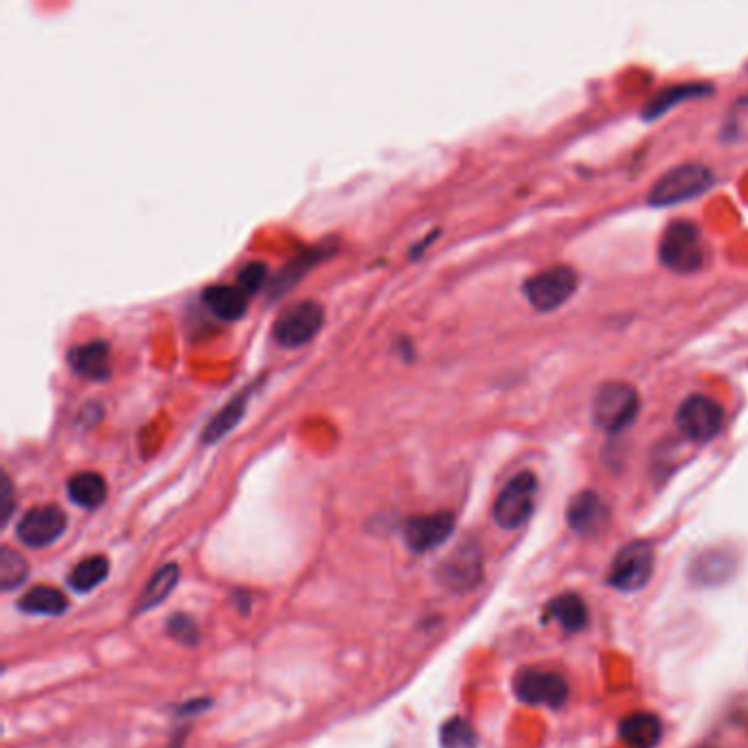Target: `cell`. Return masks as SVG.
<instances>
[{
    "mask_svg": "<svg viewBox=\"0 0 748 748\" xmlns=\"http://www.w3.org/2000/svg\"><path fill=\"white\" fill-rule=\"evenodd\" d=\"M659 260L674 273L700 271L707 260V248L700 228L689 220L670 222L659 241Z\"/></svg>",
    "mask_w": 748,
    "mask_h": 748,
    "instance_id": "1",
    "label": "cell"
},
{
    "mask_svg": "<svg viewBox=\"0 0 748 748\" xmlns=\"http://www.w3.org/2000/svg\"><path fill=\"white\" fill-rule=\"evenodd\" d=\"M641 400L628 383H606L593 398V422L603 433L626 431L639 415Z\"/></svg>",
    "mask_w": 748,
    "mask_h": 748,
    "instance_id": "2",
    "label": "cell"
},
{
    "mask_svg": "<svg viewBox=\"0 0 748 748\" xmlns=\"http://www.w3.org/2000/svg\"><path fill=\"white\" fill-rule=\"evenodd\" d=\"M713 185V174L707 165L685 163L665 172L650 189L648 202L652 207H674L702 196Z\"/></svg>",
    "mask_w": 748,
    "mask_h": 748,
    "instance_id": "3",
    "label": "cell"
},
{
    "mask_svg": "<svg viewBox=\"0 0 748 748\" xmlns=\"http://www.w3.org/2000/svg\"><path fill=\"white\" fill-rule=\"evenodd\" d=\"M536 491H538V478L534 472L525 470L516 474L501 489V494L496 496L494 510H491L496 525L508 532L523 527L536 510Z\"/></svg>",
    "mask_w": 748,
    "mask_h": 748,
    "instance_id": "4",
    "label": "cell"
},
{
    "mask_svg": "<svg viewBox=\"0 0 748 748\" xmlns=\"http://www.w3.org/2000/svg\"><path fill=\"white\" fill-rule=\"evenodd\" d=\"M654 564L657 556L652 545L641 540L631 543L614 556L608 573V584L619 593H637L652 579Z\"/></svg>",
    "mask_w": 748,
    "mask_h": 748,
    "instance_id": "5",
    "label": "cell"
},
{
    "mask_svg": "<svg viewBox=\"0 0 748 748\" xmlns=\"http://www.w3.org/2000/svg\"><path fill=\"white\" fill-rule=\"evenodd\" d=\"M577 282V273L571 266L560 264L529 277L523 292L538 312H553L575 295Z\"/></svg>",
    "mask_w": 748,
    "mask_h": 748,
    "instance_id": "6",
    "label": "cell"
},
{
    "mask_svg": "<svg viewBox=\"0 0 748 748\" xmlns=\"http://www.w3.org/2000/svg\"><path fill=\"white\" fill-rule=\"evenodd\" d=\"M676 428L696 444L718 437L724 426V409L709 396L694 394L685 398L676 411Z\"/></svg>",
    "mask_w": 748,
    "mask_h": 748,
    "instance_id": "7",
    "label": "cell"
},
{
    "mask_svg": "<svg viewBox=\"0 0 748 748\" xmlns=\"http://www.w3.org/2000/svg\"><path fill=\"white\" fill-rule=\"evenodd\" d=\"M323 306L316 301H301L282 312L273 325V338L286 349H297L314 340L323 329Z\"/></svg>",
    "mask_w": 748,
    "mask_h": 748,
    "instance_id": "8",
    "label": "cell"
},
{
    "mask_svg": "<svg viewBox=\"0 0 748 748\" xmlns=\"http://www.w3.org/2000/svg\"><path fill=\"white\" fill-rule=\"evenodd\" d=\"M514 694L525 705L558 709L569 700V683L556 672L527 668L516 674Z\"/></svg>",
    "mask_w": 748,
    "mask_h": 748,
    "instance_id": "9",
    "label": "cell"
},
{
    "mask_svg": "<svg viewBox=\"0 0 748 748\" xmlns=\"http://www.w3.org/2000/svg\"><path fill=\"white\" fill-rule=\"evenodd\" d=\"M439 582L452 593H470L483 579V553L476 543L459 545L437 569Z\"/></svg>",
    "mask_w": 748,
    "mask_h": 748,
    "instance_id": "10",
    "label": "cell"
},
{
    "mask_svg": "<svg viewBox=\"0 0 748 748\" xmlns=\"http://www.w3.org/2000/svg\"><path fill=\"white\" fill-rule=\"evenodd\" d=\"M66 532V514L58 506H38L23 514L16 534L25 547L45 549Z\"/></svg>",
    "mask_w": 748,
    "mask_h": 748,
    "instance_id": "11",
    "label": "cell"
},
{
    "mask_svg": "<svg viewBox=\"0 0 748 748\" xmlns=\"http://www.w3.org/2000/svg\"><path fill=\"white\" fill-rule=\"evenodd\" d=\"M454 532L452 512H435L424 516H413L404 525V543L413 553H428L441 547Z\"/></svg>",
    "mask_w": 748,
    "mask_h": 748,
    "instance_id": "12",
    "label": "cell"
},
{
    "mask_svg": "<svg viewBox=\"0 0 748 748\" xmlns=\"http://www.w3.org/2000/svg\"><path fill=\"white\" fill-rule=\"evenodd\" d=\"M606 521L608 508L597 491L584 489L571 498V503L566 508V523L575 534H595L606 525Z\"/></svg>",
    "mask_w": 748,
    "mask_h": 748,
    "instance_id": "13",
    "label": "cell"
},
{
    "mask_svg": "<svg viewBox=\"0 0 748 748\" xmlns=\"http://www.w3.org/2000/svg\"><path fill=\"white\" fill-rule=\"evenodd\" d=\"M68 364L79 378L101 383L110 378V347L103 340L82 342L68 349Z\"/></svg>",
    "mask_w": 748,
    "mask_h": 748,
    "instance_id": "14",
    "label": "cell"
},
{
    "mask_svg": "<svg viewBox=\"0 0 748 748\" xmlns=\"http://www.w3.org/2000/svg\"><path fill=\"white\" fill-rule=\"evenodd\" d=\"M619 737L628 748H657L663 739V722L650 711L631 713L619 722Z\"/></svg>",
    "mask_w": 748,
    "mask_h": 748,
    "instance_id": "15",
    "label": "cell"
},
{
    "mask_svg": "<svg viewBox=\"0 0 748 748\" xmlns=\"http://www.w3.org/2000/svg\"><path fill=\"white\" fill-rule=\"evenodd\" d=\"M735 556L726 549H709L700 553L689 569V575L700 586L724 584L735 571Z\"/></svg>",
    "mask_w": 748,
    "mask_h": 748,
    "instance_id": "16",
    "label": "cell"
},
{
    "mask_svg": "<svg viewBox=\"0 0 748 748\" xmlns=\"http://www.w3.org/2000/svg\"><path fill=\"white\" fill-rule=\"evenodd\" d=\"M202 301L222 321H239L248 310V295L237 286H211L202 292Z\"/></svg>",
    "mask_w": 748,
    "mask_h": 748,
    "instance_id": "17",
    "label": "cell"
},
{
    "mask_svg": "<svg viewBox=\"0 0 748 748\" xmlns=\"http://www.w3.org/2000/svg\"><path fill=\"white\" fill-rule=\"evenodd\" d=\"M547 614L558 623L564 633H579L588 623V608L575 593H562L549 601Z\"/></svg>",
    "mask_w": 748,
    "mask_h": 748,
    "instance_id": "18",
    "label": "cell"
},
{
    "mask_svg": "<svg viewBox=\"0 0 748 748\" xmlns=\"http://www.w3.org/2000/svg\"><path fill=\"white\" fill-rule=\"evenodd\" d=\"M66 491L75 506L84 510H97L105 501L108 485L97 472H77L68 478Z\"/></svg>",
    "mask_w": 748,
    "mask_h": 748,
    "instance_id": "19",
    "label": "cell"
},
{
    "mask_svg": "<svg viewBox=\"0 0 748 748\" xmlns=\"http://www.w3.org/2000/svg\"><path fill=\"white\" fill-rule=\"evenodd\" d=\"M713 90V86L709 84H678V86H668L665 90L657 92L644 108V119L652 121L663 116L668 110H672L674 105L687 101V99H696V97H705Z\"/></svg>",
    "mask_w": 748,
    "mask_h": 748,
    "instance_id": "20",
    "label": "cell"
},
{
    "mask_svg": "<svg viewBox=\"0 0 748 748\" xmlns=\"http://www.w3.org/2000/svg\"><path fill=\"white\" fill-rule=\"evenodd\" d=\"M18 608L27 614L58 616V614H64L68 610V599L60 588L36 586L18 599Z\"/></svg>",
    "mask_w": 748,
    "mask_h": 748,
    "instance_id": "21",
    "label": "cell"
},
{
    "mask_svg": "<svg viewBox=\"0 0 748 748\" xmlns=\"http://www.w3.org/2000/svg\"><path fill=\"white\" fill-rule=\"evenodd\" d=\"M178 579H180V569H178V564H165L163 569H159V571L152 575V579L148 582L144 595L139 597L137 612H148V610L157 608L161 601H165V599L174 593Z\"/></svg>",
    "mask_w": 748,
    "mask_h": 748,
    "instance_id": "22",
    "label": "cell"
},
{
    "mask_svg": "<svg viewBox=\"0 0 748 748\" xmlns=\"http://www.w3.org/2000/svg\"><path fill=\"white\" fill-rule=\"evenodd\" d=\"M108 571L110 562L105 556H90L73 566V571L68 573V586L77 593H88L108 577Z\"/></svg>",
    "mask_w": 748,
    "mask_h": 748,
    "instance_id": "23",
    "label": "cell"
},
{
    "mask_svg": "<svg viewBox=\"0 0 748 748\" xmlns=\"http://www.w3.org/2000/svg\"><path fill=\"white\" fill-rule=\"evenodd\" d=\"M246 402H248V396H239L235 398L233 402H228L204 428L202 433V444L204 446H211V444H217L224 435H228L237 424L239 420L244 417V411H246Z\"/></svg>",
    "mask_w": 748,
    "mask_h": 748,
    "instance_id": "24",
    "label": "cell"
},
{
    "mask_svg": "<svg viewBox=\"0 0 748 748\" xmlns=\"http://www.w3.org/2000/svg\"><path fill=\"white\" fill-rule=\"evenodd\" d=\"M27 575H29V564L18 551L10 547L0 551V588L14 590L27 579Z\"/></svg>",
    "mask_w": 748,
    "mask_h": 748,
    "instance_id": "25",
    "label": "cell"
},
{
    "mask_svg": "<svg viewBox=\"0 0 748 748\" xmlns=\"http://www.w3.org/2000/svg\"><path fill=\"white\" fill-rule=\"evenodd\" d=\"M441 748H476L478 737L474 726L463 718H450L439 733Z\"/></svg>",
    "mask_w": 748,
    "mask_h": 748,
    "instance_id": "26",
    "label": "cell"
},
{
    "mask_svg": "<svg viewBox=\"0 0 748 748\" xmlns=\"http://www.w3.org/2000/svg\"><path fill=\"white\" fill-rule=\"evenodd\" d=\"M321 260V255L314 251V253H306V255H301V258H297V260H292L288 266H286V271L284 273H279L277 275V279H275V284H273V297H279V295H284V292H288L316 262Z\"/></svg>",
    "mask_w": 748,
    "mask_h": 748,
    "instance_id": "27",
    "label": "cell"
},
{
    "mask_svg": "<svg viewBox=\"0 0 748 748\" xmlns=\"http://www.w3.org/2000/svg\"><path fill=\"white\" fill-rule=\"evenodd\" d=\"M167 635L183 644V646H196L200 641V633H198V626H196V621L189 616V614H172L167 619Z\"/></svg>",
    "mask_w": 748,
    "mask_h": 748,
    "instance_id": "28",
    "label": "cell"
},
{
    "mask_svg": "<svg viewBox=\"0 0 748 748\" xmlns=\"http://www.w3.org/2000/svg\"><path fill=\"white\" fill-rule=\"evenodd\" d=\"M266 277H269V266L262 264V262H251V264H246L239 275H237V288H241L248 297L260 292L266 284Z\"/></svg>",
    "mask_w": 748,
    "mask_h": 748,
    "instance_id": "29",
    "label": "cell"
},
{
    "mask_svg": "<svg viewBox=\"0 0 748 748\" xmlns=\"http://www.w3.org/2000/svg\"><path fill=\"white\" fill-rule=\"evenodd\" d=\"M14 512V487L10 476H3V487H0V519H3V525L10 523Z\"/></svg>",
    "mask_w": 748,
    "mask_h": 748,
    "instance_id": "30",
    "label": "cell"
}]
</instances>
